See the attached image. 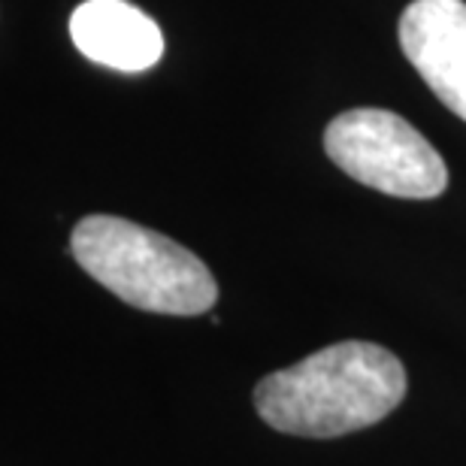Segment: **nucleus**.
I'll list each match as a JSON object with an SVG mask.
<instances>
[{
	"instance_id": "obj_1",
	"label": "nucleus",
	"mask_w": 466,
	"mask_h": 466,
	"mask_svg": "<svg viewBox=\"0 0 466 466\" xmlns=\"http://www.w3.org/2000/svg\"><path fill=\"white\" fill-rule=\"evenodd\" d=\"M403 397L406 370L397 354L349 339L264 376L255 388V409L279 433L333 440L379 424Z\"/></svg>"
},
{
	"instance_id": "obj_4",
	"label": "nucleus",
	"mask_w": 466,
	"mask_h": 466,
	"mask_svg": "<svg viewBox=\"0 0 466 466\" xmlns=\"http://www.w3.org/2000/svg\"><path fill=\"white\" fill-rule=\"evenodd\" d=\"M400 46L431 91L466 121V4L415 0L400 15Z\"/></svg>"
},
{
	"instance_id": "obj_5",
	"label": "nucleus",
	"mask_w": 466,
	"mask_h": 466,
	"mask_svg": "<svg viewBox=\"0 0 466 466\" xmlns=\"http://www.w3.org/2000/svg\"><path fill=\"white\" fill-rule=\"evenodd\" d=\"M70 36L88 61L118 73H143L164 55L157 22L125 0H86L70 15Z\"/></svg>"
},
{
	"instance_id": "obj_3",
	"label": "nucleus",
	"mask_w": 466,
	"mask_h": 466,
	"mask_svg": "<svg viewBox=\"0 0 466 466\" xmlns=\"http://www.w3.org/2000/svg\"><path fill=\"white\" fill-rule=\"evenodd\" d=\"M330 161L367 188L390 198L431 200L449 188L442 155L388 109H349L324 130Z\"/></svg>"
},
{
	"instance_id": "obj_2",
	"label": "nucleus",
	"mask_w": 466,
	"mask_h": 466,
	"mask_svg": "<svg viewBox=\"0 0 466 466\" xmlns=\"http://www.w3.org/2000/svg\"><path fill=\"white\" fill-rule=\"evenodd\" d=\"M70 251L91 279L143 312L203 315L218 300L216 279L194 251L134 221L82 218Z\"/></svg>"
}]
</instances>
